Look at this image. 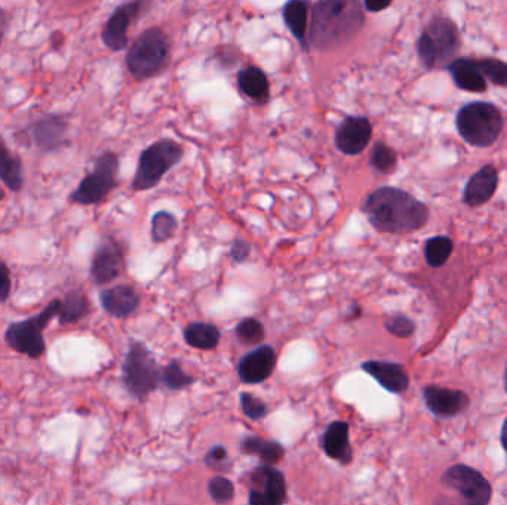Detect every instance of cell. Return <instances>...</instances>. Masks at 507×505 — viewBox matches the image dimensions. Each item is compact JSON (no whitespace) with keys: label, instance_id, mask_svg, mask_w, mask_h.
I'll return each mask as SVG.
<instances>
[{"label":"cell","instance_id":"6da1fadb","mask_svg":"<svg viewBox=\"0 0 507 505\" xmlns=\"http://www.w3.org/2000/svg\"><path fill=\"white\" fill-rule=\"evenodd\" d=\"M362 211L375 230L387 235H408L429 221L426 204L395 187L374 190L362 204Z\"/></svg>","mask_w":507,"mask_h":505},{"label":"cell","instance_id":"7a4b0ae2","mask_svg":"<svg viewBox=\"0 0 507 505\" xmlns=\"http://www.w3.org/2000/svg\"><path fill=\"white\" fill-rule=\"evenodd\" d=\"M362 4L356 0H320L311 8L307 44L318 51L338 48L364 26Z\"/></svg>","mask_w":507,"mask_h":505},{"label":"cell","instance_id":"3957f363","mask_svg":"<svg viewBox=\"0 0 507 505\" xmlns=\"http://www.w3.org/2000/svg\"><path fill=\"white\" fill-rule=\"evenodd\" d=\"M61 300L53 298L37 315L8 325L4 340L6 346L18 355L26 356L31 360H39L46 353L44 329L55 317H58Z\"/></svg>","mask_w":507,"mask_h":505},{"label":"cell","instance_id":"277c9868","mask_svg":"<svg viewBox=\"0 0 507 505\" xmlns=\"http://www.w3.org/2000/svg\"><path fill=\"white\" fill-rule=\"evenodd\" d=\"M169 37L157 27L142 31L126 53L129 73L138 80L159 75L169 57Z\"/></svg>","mask_w":507,"mask_h":505},{"label":"cell","instance_id":"5b68a950","mask_svg":"<svg viewBox=\"0 0 507 505\" xmlns=\"http://www.w3.org/2000/svg\"><path fill=\"white\" fill-rule=\"evenodd\" d=\"M182 156H184L182 147L173 140L165 138L160 141L153 142L140 155L137 171H135L133 184H131V190H151L153 187L157 186L162 181V178L175 164L181 162Z\"/></svg>","mask_w":507,"mask_h":505},{"label":"cell","instance_id":"8992f818","mask_svg":"<svg viewBox=\"0 0 507 505\" xmlns=\"http://www.w3.org/2000/svg\"><path fill=\"white\" fill-rule=\"evenodd\" d=\"M503 124L502 113L489 102H471L458 111V133L471 146H493L502 133Z\"/></svg>","mask_w":507,"mask_h":505},{"label":"cell","instance_id":"52a82bcc","mask_svg":"<svg viewBox=\"0 0 507 505\" xmlns=\"http://www.w3.org/2000/svg\"><path fill=\"white\" fill-rule=\"evenodd\" d=\"M460 48L458 30L448 18L436 17L427 24L417 42L418 57L427 70L442 67L453 60Z\"/></svg>","mask_w":507,"mask_h":505},{"label":"cell","instance_id":"ba28073f","mask_svg":"<svg viewBox=\"0 0 507 505\" xmlns=\"http://www.w3.org/2000/svg\"><path fill=\"white\" fill-rule=\"evenodd\" d=\"M119 157L113 151H104L95 159L93 169L82 178L79 186L71 191L68 202L80 206L100 204L117 187Z\"/></svg>","mask_w":507,"mask_h":505},{"label":"cell","instance_id":"9c48e42d","mask_svg":"<svg viewBox=\"0 0 507 505\" xmlns=\"http://www.w3.org/2000/svg\"><path fill=\"white\" fill-rule=\"evenodd\" d=\"M122 381L133 399L144 400L159 386L160 371L142 342L131 341L122 365Z\"/></svg>","mask_w":507,"mask_h":505},{"label":"cell","instance_id":"30bf717a","mask_svg":"<svg viewBox=\"0 0 507 505\" xmlns=\"http://www.w3.org/2000/svg\"><path fill=\"white\" fill-rule=\"evenodd\" d=\"M68 120L61 115H44L31 120L26 129L20 131L24 135L20 146H33L42 153H55L68 146L67 141Z\"/></svg>","mask_w":507,"mask_h":505},{"label":"cell","instance_id":"8fae6325","mask_svg":"<svg viewBox=\"0 0 507 505\" xmlns=\"http://www.w3.org/2000/svg\"><path fill=\"white\" fill-rule=\"evenodd\" d=\"M442 484L457 491L462 505H488L493 497L488 480L479 471L464 464L449 467L442 475Z\"/></svg>","mask_w":507,"mask_h":505},{"label":"cell","instance_id":"7c38bea8","mask_svg":"<svg viewBox=\"0 0 507 505\" xmlns=\"http://www.w3.org/2000/svg\"><path fill=\"white\" fill-rule=\"evenodd\" d=\"M124 270L125 252L122 244L115 237L104 236L95 248L89 267L91 280L98 286L109 285L117 279Z\"/></svg>","mask_w":507,"mask_h":505},{"label":"cell","instance_id":"4fadbf2b","mask_svg":"<svg viewBox=\"0 0 507 505\" xmlns=\"http://www.w3.org/2000/svg\"><path fill=\"white\" fill-rule=\"evenodd\" d=\"M147 6L149 4L146 2H126L119 4L111 12L101 30V40L106 48L113 52H119L128 46V30L131 22L137 20Z\"/></svg>","mask_w":507,"mask_h":505},{"label":"cell","instance_id":"5bb4252c","mask_svg":"<svg viewBox=\"0 0 507 505\" xmlns=\"http://www.w3.org/2000/svg\"><path fill=\"white\" fill-rule=\"evenodd\" d=\"M286 500V484L279 470L260 466L251 476L249 505H282Z\"/></svg>","mask_w":507,"mask_h":505},{"label":"cell","instance_id":"9a60e30c","mask_svg":"<svg viewBox=\"0 0 507 505\" xmlns=\"http://www.w3.org/2000/svg\"><path fill=\"white\" fill-rule=\"evenodd\" d=\"M373 137V126L364 116H347L335 132V146L342 155L356 156L366 148Z\"/></svg>","mask_w":507,"mask_h":505},{"label":"cell","instance_id":"2e32d148","mask_svg":"<svg viewBox=\"0 0 507 505\" xmlns=\"http://www.w3.org/2000/svg\"><path fill=\"white\" fill-rule=\"evenodd\" d=\"M422 396L429 411L440 418L457 417L471 405V399L464 391L451 390L444 387L427 386L422 390Z\"/></svg>","mask_w":507,"mask_h":505},{"label":"cell","instance_id":"e0dca14e","mask_svg":"<svg viewBox=\"0 0 507 505\" xmlns=\"http://www.w3.org/2000/svg\"><path fill=\"white\" fill-rule=\"evenodd\" d=\"M276 351L273 347L262 346L245 355L237 365V373L246 384L266 381L275 371Z\"/></svg>","mask_w":507,"mask_h":505},{"label":"cell","instance_id":"ac0fdd59","mask_svg":"<svg viewBox=\"0 0 507 505\" xmlns=\"http://www.w3.org/2000/svg\"><path fill=\"white\" fill-rule=\"evenodd\" d=\"M98 298L102 310L116 319H126L137 310L141 302L140 293L129 285H116L111 288L102 289Z\"/></svg>","mask_w":507,"mask_h":505},{"label":"cell","instance_id":"d6986e66","mask_svg":"<svg viewBox=\"0 0 507 505\" xmlns=\"http://www.w3.org/2000/svg\"><path fill=\"white\" fill-rule=\"evenodd\" d=\"M365 373L371 375L375 381L390 393H405L408 390L409 378L405 369L398 364L382 362V360H369L362 365Z\"/></svg>","mask_w":507,"mask_h":505},{"label":"cell","instance_id":"ffe728a7","mask_svg":"<svg viewBox=\"0 0 507 505\" xmlns=\"http://www.w3.org/2000/svg\"><path fill=\"white\" fill-rule=\"evenodd\" d=\"M498 173L493 164H487L467 182L463 199L469 206H480L488 202L497 190Z\"/></svg>","mask_w":507,"mask_h":505},{"label":"cell","instance_id":"44dd1931","mask_svg":"<svg viewBox=\"0 0 507 505\" xmlns=\"http://www.w3.org/2000/svg\"><path fill=\"white\" fill-rule=\"evenodd\" d=\"M322 449L331 460L349 464L351 461V446L349 426L344 421H334L326 427L322 437Z\"/></svg>","mask_w":507,"mask_h":505},{"label":"cell","instance_id":"7402d4cb","mask_svg":"<svg viewBox=\"0 0 507 505\" xmlns=\"http://www.w3.org/2000/svg\"><path fill=\"white\" fill-rule=\"evenodd\" d=\"M448 70L458 88L469 91V92L487 91V79L476 66L475 60H469V58L454 60L453 62H449Z\"/></svg>","mask_w":507,"mask_h":505},{"label":"cell","instance_id":"603a6c76","mask_svg":"<svg viewBox=\"0 0 507 505\" xmlns=\"http://www.w3.org/2000/svg\"><path fill=\"white\" fill-rule=\"evenodd\" d=\"M237 86L245 97L258 104H264L270 95V84L266 73L255 66H249L239 71Z\"/></svg>","mask_w":507,"mask_h":505},{"label":"cell","instance_id":"cb8c5ba5","mask_svg":"<svg viewBox=\"0 0 507 505\" xmlns=\"http://www.w3.org/2000/svg\"><path fill=\"white\" fill-rule=\"evenodd\" d=\"M0 181L12 193L21 191L24 186V166L20 156L11 151L0 137Z\"/></svg>","mask_w":507,"mask_h":505},{"label":"cell","instance_id":"d4e9b609","mask_svg":"<svg viewBox=\"0 0 507 505\" xmlns=\"http://www.w3.org/2000/svg\"><path fill=\"white\" fill-rule=\"evenodd\" d=\"M91 313V302L82 289H73L61 300V307L58 313V324L61 326L79 324Z\"/></svg>","mask_w":507,"mask_h":505},{"label":"cell","instance_id":"484cf974","mask_svg":"<svg viewBox=\"0 0 507 505\" xmlns=\"http://www.w3.org/2000/svg\"><path fill=\"white\" fill-rule=\"evenodd\" d=\"M285 24L298 44L307 49V37H309V4L302 0H293L285 4L282 11Z\"/></svg>","mask_w":507,"mask_h":505},{"label":"cell","instance_id":"4316f807","mask_svg":"<svg viewBox=\"0 0 507 505\" xmlns=\"http://www.w3.org/2000/svg\"><path fill=\"white\" fill-rule=\"evenodd\" d=\"M240 449L248 455H258L264 466L273 467L284 458V448L275 440H262L258 437H246L240 445Z\"/></svg>","mask_w":507,"mask_h":505},{"label":"cell","instance_id":"83f0119b","mask_svg":"<svg viewBox=\"0 0 507 505\" xmlns=\"http://www.w3.org/2000/svg\"><path fill=\"white\" fill-rule=\"evenodd\" d=\"M221 333L213 324L195 322L184 329V340L189 346L199 350H213L218 346Z\"/></svg>","mask_w":507,"mask_h":505},{"label":"cell","instance_id":"f1b7e54d","mask_svg":"<svg viewBox=\"0 0 507 505\" xmlns=\"http://www.w3.org/2000/svg\"><path fill=\"white\" fill-rule=\"evenodd\" d=\"M453 252V242L444 236H436L427 240L424 246V257L431 267L444 266Z\"/></svg>","mask_w":507,"mask_h":505},{"label":"cell","instance_id":"f546056e","mask_svg":"<svg viewBox=\"0 0 507 505\" xmlns=\"http://www.w3.org/2000/svg\"><path fill=\"white\" fill-rule=\"evenodd\" d=\"M177 228V218L168 211L156 212L151 218V239L155 244H162L173 237Z\"/></svg>","mask_w":507,"mask_h":505},{"label":"cell","instance_id":"4dcf8cb0","mask_svg":"<svg viewBox=\"0 0 507 505\" xmlns=\"http://www.w3.org/2000/svg\"><path fill=\"white\" fill-rule=\"evenodd\" d=\"M264 335H266V331H264L262 322H258L253 317L242 320L236 326V337L245 346L260 344L264 340Z\"/></svg>","mask_w":507,"mask_h":505},{"label":"cell","instance_id":"1f68e13d","mask_svg":"<svg viewBox=\"0 0 507 505\" xmlns=\"http://www.w3.org/2000/svg\"><path fill=\"white\" fill-rule=\"evenodd\" d=\"M369 164L377 172L389 173L396 168L398 157L390 147L386 146L384 142H377L374 146L371 157H369Z\"/></svg>","mask_w":507,"mask_h":505},{"label":"cell","instance_id":"d6a6232c","mask_svg":"<svg viewBox=\"0 0 507 505\" xmlns=\"http://www.w3.org/2000/svg\"><path fill=\"white\" fill-rule=\"evenodd\" d=\"M160 381L164 382L169 390H182L190 386L193 378L189 377L177 362H171L160 373Z\"/></svg>","mask_w":507,"mask_h":505},{"label":"cell","instance_id":"836d02e7","mask_svg":"<svg viewBox=\"0 0 507 505\" xmlns=\"http://www.w3.org/2000/svg\"><path fill=\"white\" fill-rule=\"evenodd\" d=\"M476 66H478V68H479L485 79H488L489 82H493L494 84L507 88L506 62L488 58V60H479V61H476Z\"/></svg>","mask_w":507,"mask_h":505},{"label":"cell","instance_id":"e575fe53","mask_svg":"<svg viewBox=\"0 0 507 505\" xmlns=\"http://www.w3.org/2000/svg\"><path fill=\"white\" fill-rule=\"evenodd\" d=\"M208 493L213 501L218 502V504H226L235 497V486L226 477L215 476L209 480Z\"/></svg>","mask_w":507,"mask_h":505},{"label":"cell","instance_id":"d590c367","mask_svg":"<svg viewBox=\"0 0 507 505\" xmlns=\"http://www.w3.org/2000/svg\"><path fill=\"white\" fill-rule=\"evenodd\" d=\"M240 408L244 411L245 415L249 420H254V421H258V420L266 417V404L262 400L258 399L257 396L251 395V393H242L240 395Z\"/></svg>","mask_w":507,"mask_h":505},{"label":"cell","instance_id":"8d00e7d4","mask_svg":"<svg viewBox=\"0 0 507 505\" xmlns=\"http://www.w3.org/2000/svg\"><path fill=\"white\" fill-rule=\"evenodd\" d=\"M384 328L398 338H408L413 335L414 324L413 320H409L405 316L396 315L390 316L389 319L384 322Z\"/></svg>","mask_w":507,"mask_h":505},{"label":"cell","instance_id":"74e56055","mask_svg":"<svg viewBox=\"0 0 507 505\" xmlns=\"http://www.w3.org/2000/svg\"><path fill=\"white\" fill-rule=\"evenodd\" d=\"M11 291H12V276L8 264L0 258V304L8 301Z\"/></svg>","mask_w":507,"mask_h":505},{"label":"cell","instance_id":"f35d334b","mask_svg":"<svg viewBox=\"0 0 507 505\" xmlns=\"http://www.w3.org/2000/svg\"><path fill=\"white\" fill-rule=\"evenodd\" d=\"M251 244L248 242H245L242 239H235L231 242L230 246V258L236 264H240L244 262L245 260H248L249 255H251Z\"/></svg>","mask_w":507,"mask_h":505},{"label":"cell","instance_id":"ab89813d","mask_svg":"<svg viewBox=\"0 0 507 505\" xmlns=\"http://www.w3.org/2000/svg\"><path fill=\"white\" fill-rule=\"evenodd\" d=\"M206 464H208L213 470H224L222 469V462L227 461V451L222 448V446H215V448L209 451L208 455H206Z\"/></svg>","mask_w":507,"mask_h":505},{"label":"cell","instance_id":"60d3db41","mask_svg":"<svg viewBox=\"0 0 507 505\" xmlns=\"http://www.w3.org/2000/svg\"><path fill=\"white\" fill-rule=\"evenodd\" d=\"M9 24H11V13L6 9L0 8V44L8 33Z\"/></svg>","mask_w":507,"mask_h":505},{"label":"cell","instance_id":"b9f144b4","mask_svg":"<svg viewBox=\"0 0 507 505\" xmlns=\"http://www.w3.org/2000/svg\"><path fill=\"white\" fill-rule=\"evenodd\" d=\"M390 6V2H371V0H366L364 2V8L368 11V12H380L382 9L389 8Z\"/></svg>","mask_w":507,"mask_h":505},{"label":"cell","instance_id":"7bdbcfd3","mask_svg":"<svg viewBox=\"0 0 507 505\" xmlns=\"http://www.w3.org/2000/svg\"><path fill=\"white\" fill-rule=\"evenodd\" d=\"M500 439H502L503 448H504V451H506L507 453V418L504 424H503L502 436H500Z\"/></svg>","mask_w":507,"mask_h":505},{"label":"cell","instance_id":"ee69618b","mask_svg":"<svg viewBox=\"0 0 507 505\" xmlns=\"http://www.w3.org/2000/svg\"><path fill=\"white\" fill-rule=\"evenodd\" d=\"M504 387H506V393H507V364H506V369H504Z\"/></svg>","mask_w":507,"mask_h":505},{"label":"cell","instance_id":"f6af8a7d","mask_svg":"<svg viewBox=\"0 0 507 505\" xmlns=\"http://www.w3.org/2000/svg\"><path fill=\"white\" fill-rule=\"evenodd\" d=\"M4 188H2V187H0V200H4Z\"/></svg>","mask_w":507,"mask_h":505}]
</instances>
